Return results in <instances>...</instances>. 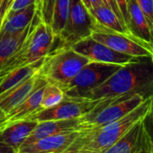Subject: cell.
<instances>
[{
    "label": "cell",
    "mask_w": 153,
    "mask_h": 153,
    "mask_svg": "<svg viewBox=\"0 0 153 153\" xmlns=\"http://www.w3.org/2000/svg\"><path fill=\"white\" fill-rule=\"evenodd\" d=\"M141 94H153V59L140 58L123 65L97 88L86 94L84 98L105 100Z\"/></svg>",
    "instance_id": "obj_1"
},
{
    "label": "cell",
    "mask_w": 153,
    "mask_h": 153,
    "mask_svg": "<svg viewBox=\"0 0 153 153\" xmlns=\"http://www.w3.org/2000/svg\"><path fill=\"white\" fill-rule=\"evenodd\" d=\"M152 96L123 117L101 127L84 130L76 140V153H104L117 142L149 110Z\"/></svg>",
    "instance_id": "obj_2"
},
{
    "label": "cell",
    "mask_w": 153,
    "mask_h": 153,
    "mask_svg": "<svg viewBox=\"0 0 153 153\" xmlns=\"http://www.w3.org/2000/svg\"><path fill=\"white\" fill-rule=\"evenodd\" d=\"M56 39L51 29L40 20L31 30L19 50L0 69V79L16 68L43 59L52 51Z\"/></svg>",
    "instance_id": "obj_3"
},
{
    "label": "cell",
    "mask_w": 153,
    "mask_h": 153,
    "mask_svg": "<svg viewBox=\"0 0 153 153\" xmlns=\"http://www.w3.org/2000/svg\"><path fill=\"white\" fill-rule=\"evenodd\" d=\"M90 60L68 46L60 45L42 60L38 75L58 86L70 81Z\"/></svg>",
    "instance_id": "obj_4"
},
{
    "label": "cell",
    "mask_w": 153,
    "mask_h": 153,
    "mask_svg": "<svg viewBox=\"0 0 153 153\" xmlns=\"http://www.w3.org/2000/svg\"><path fill=\"white\" fill-rule=\"evenodd\" d=\"M147 97L141 94L100 100L97 105L82 117L84 130H90L113 123L140 105ZM83 130V131H84Z\"/></svg>",
    "instance_id": "obj_5"
},
{
    "label": "cell",
    "mask_w": 153,
    "mask_h": 153,
    "mask_svg": "<svg viewBox=\"0 0 153 153\" xmlns=\"http://www.w3.org/2000/svg\"><path fill=\"white\" fill-rule=\"evenodd\" d=\"M121 67L117 64L90 61L70 81L59 87L67 97L84 98L86 94L104 83Z\"/></svg>",
    "instance_id": "obj_6"
},
{
    "label": "cell",
    "mask_w": 153,
    "mask_h": 153,
    "mask_svg": "<svg viewBox=\"0 0 153 153\" xmlns=\"http://www.w3.org/2000/svg\"><path fill=\"white\" fill-rule=\"evenodd\" d=\"M94 40L106 45L110 49L133 58L150 57L153 59L152 49L131 34L123 33L102 26L96 22L91 35Z\"/></svg>",
    "instance_id": "obj_7"
},
{
    "label": "cell",
    "mask_w": 153,
    "mask_h": 153,
    "mask_svg": "<svg viewBox=\"0 0 153 153\" xmlns=\"http://www.w3.org/2000/svg\"><path fill=\"white\" fill-rule=\"evenodd\" d=\"M96 20L81 0H69V8L64 28L59 37L61 45L70 46L91 35Z\"/></svg>",
    "instance_id": "obj_8"
},
{
    "label": "cell",
    "mask_w": 153,
    "mask_h": 153,
    "mask_svg": "<svg viewBox=\"0 0 153 153\" xmlns=\"http://www.w3.org/2000/svg\"><path fill=\"white\" fill-rule=\"evenodd\" d=\"M100 100L88 98L69 97L64 95V98L56 105L42 109L32 114L27 119L34 120L38 123L52 120H68L81 118L92 111Z\"/></svg>",
    "instance_id": "obj_9"
},
{
    "label": "cell",
    "mask_w": 153,
    "mask_h": 153,
    "mask_svg": "<svg viewBox=\"0 0 153 153\" xmlns=\"http://www.w3.org/2000/svg\"><path fill=\"white\" fill-rule=\"evenodd\" d=\"M68 47L88 58L90 61L112 63L123 66L140 59L117 52L106 45L94 40L91 36L86 37Z\"/></svg>",
    "instance_id": "obj_10"
},
{
    "label": "cell",
    "mask_w": 153,
    "mask_h": 153,
    "mask_svg": "<svg viewBox=\"0 0 153 153\" xmlns=\"http://www.w3.org/2000/svg\"><path fill=\"white\" fill-rule=\"evenodd\" d=\"M82 131L45 137L32 143L23 145L18 153H63L80 137Z\"/></svg>",
    "instance_id": "obj_11"
},
{
    "label": "cell",
    "mask_w": 153,
    "mask_h": 153,
    "mask_svg": "<svg viewBox=\"0 0 153 153\" xmlns=\"http://www.w3.org/2000/svg\"><path fill=\"white\" fill-rule=\"evenodd\" d=\"M84 130V123L81 118L68 119V120H52V121H44L37 123L36 127L26 138L25 142L21 145H26L32 143L37 140L62 134L72 131H78Z\"/></svg>",
    "instance_id": "obj_12"
},
{
    "label": "cell",
    "mask_w": 153,
    "mask_h": 153,
    "mask_svg": "<svg viewBox=\"0 0 153 153\" xmlns=\"http://www.w3.org/2000/svg\"><path fill=\"white\" fill-rule=\"evenodd\" d=\"M141 119L104 153H148L149 145Z\"/></svg>",
    "instance_id": "obj_13"
},
{
    "label": "cell",
    "mask_w": 153,
    "mask_h": 153,
    "mask_svg": "<svg viewBox=\"0 0 153 153\" xmlns=\"http://www.w3.org/2000/svg\"><path fill=\"white\" fill-rule=\"evenodd\" d=\"M45 79L39 76L37 73L23 83L1 94L0 95V109L7 115L19 105Z\"/></svg>",
    "instance_id": "obj_14"
},
{
    "label": "cell",
    "mask_w": 153,
    "mask_h": 153,
    "mask_svg": "<svg viewBox=\"0 0 153 153\" xmlns=\"http://www.w3.org/2000/svg\"><path fill=\"white\" fill-rule=\"evenodd\" d=\"M37 123L34 120L24 119L0 125V141L18 150Z\"/></svg>",
    "instance_id": "obj_15"
},
{
    "label": "cell",
    "mask_w": 153,
    "mask_h": 153,
    "mask_svg": "<svg viewBox=\"0 0 153 153\" xmlns=\"http://www.w3.org/2000/svg\"><path fill=\"white\" fill-rule=\"evenodd\" d=\"M128 31L130 34L152 49L153 36L136 0H128Z\"/></svg>",
    "instance_id": "obj_16"
},
{
    "label": "cell",
    "mask_w": 153,
    "mask_h": 153,
    "mask_svg": "<svg viewBox=\"0 0 153 153\" xmlns=\"http://www.w3.org/2000/svg\"><path fill=\"white\" fill-rule=\"evenodd\" d=\"M48 84L45 79L42 81L19 105L6 115V120L2 124L13 123L18 120H24L41 110V101L44 87ZM1 124V125H2Z\"/></svg>",
    "instance_id": "obj_17"
},
{
    "label": "cell",
    "mask_w": 153,
    "mask_h": 153,
    "mask_svg": "<svg viewBox=\"0 0 153 153\" xmlns=\"http://www.w3.org/2000/svg\"><path fill=\"white\" fill-rule=\"evenodd\" d=\"M36 11V4H33L23 10L7 13L0 29V37L16 34L24 31L33 20Z\"/></svg>",
    "instance_id": "obj_18"
},
{
    "label": "cell",
    "mask_w": 153,
    "mask_h": 153,
    "mask_svg": "<svg viewBox=\"0 0 153 153\" xmlns=\"http://www.w3.org/2000/svg\"><path fill=\"white\" fill-rule=\"evenodd\" d=\"M40 20V15L38 11H36L33 20L24 31L16 34L0 37V69L6 64V62L19 50V48L22 46L26 37L28 36L29 33L31 32V30Z\"/></svg>",
    "instance_id": "obj_19"
},
{
    "label": "cell",
    "mask_w": 153,
    "mask_h": 153,
    "mask_svg": "<svg viewBox=\"0 0 153 153\" xmlns=\"http://www.w3.org/2000/svg\"><path fill=\"white\" fill-rule=\"evenodd\" d=\"M42 60L43 59H41L33 64L16 68L3 76L2 79H1L0 80V95L23 83L26 79H30L31 76L36 75L42 63Z\"/></svg>",
    "instance_id": "obj_20"
},
{
    "label": "cell",
    "mask_w": 153,
    "mask_h": 153,
    "mask_svg": "<svg viewBox=\"0 0 153 153\" xmlns=\"http://www.w3.org/2000/svg\"><path fill=\"white\" fill-rule=\"evenodd\" d=\"M88 11L91 14V16L94 17L96 22L101 25L102 26H105L106 28L112 29L119 33L130 34L129 32L126 30V28L123 26V25L121 23L119 18L114 13V11L110 9L108 7H106L105 5L102 4Z\"/></svg>",
    "instance_id": "obj_21"
},
{
    "label": "cell",
    "mask_w": 153,
    "mask_h": 153,
    "mask_svg": "<svg viewBox=\"0 0 153 153\" xmlns=\"http://www.w3.org/2000/svg\"><path fill=\"white\" fill-rule=\"evenodd\" d=\"M68 8L69 0H55L50 28L57 39H59L64 28L68 14Z\"/></svg>",
    "instance_id": "obj_22"
},
{
    "label": "cell",
    "mask_w": 153,
    "mask_h": 153,
    "mask_svg": "<svg viewBox=\"0 0 153 153\" xmlns=\"http://www.w3.org/2000/svg\"><path fill=\"white\" fill-rule=\"evenodd\" d=\"M64 98L63 90L55 84L49 83L44 87L42 101H41V110L51 108L58 105Z\"/></svg>",
    "instance_id": "obj_23"
},
{
    "label": "cell",
    "mask_w": 153,
    "mask_h": 153,
    "mask_svg": "<svg viewBox=\"0 0 153 153\" xmlns=\"http://www.w3.org/2000/svg\"><path fill=\"white\" fill-rule=\"evenodd\" d=\"M143 129L147 137V140L149 141V149L151 153H153V96L151 99V104L145 114V115L141 119Z\"/></svg>",
    "instance_id": "obj_24"
},
{
    "label": "cell",
    "mask_w": 153,
    "mask_h": 153,
    "mask_svg": "<svg viewBox=\"0 0 153 153\" xmlns=\"http://www.w3.org/2000/svg\"><path fill=\"white\" fill-rule=\"evenodd\" d=\"M143 13L153 36V0H136Z\"/></svg>",
    "instance_id": "obj_25"
},
{
    "label": "cell",
    "mask_w": 153,
    "mask_h": 153,
    "mask_svg": "<svg viewBox=\"0 0 153 153\" xmlns=\"http://www.w3.org/2000/svg\"><path fill=\"white\" fill-rule=\"evenodd\" d=\"M36 2L37 0H13L7 13H15L23 10L33 4H36Z\"/></svg>",
    "instance_id": "obj_26"
},
{
    "label": "cell",
    "mask_w": 153,
    "mask_h": 153,
    "mask_svg": "<svg viewBox=\"0 0 153 153\" xmlns=\"http://www.w3.org/2000/svg\"><path fill=\"white\" fill-rule=\"evenodd\" d=\"M102 2H103V4L104 5H105L106 7H108L110 9H112L113 11H114V13L116 15V16L119 18V20L121 21V23L123 25V26L126 28V26H125V24H124V21H123V16H122V14H121V12H120V9H119V7H118V5H117V3H116V1L115 0H102ZM126 30H127V28H126ZM128 31V30H127Z\"/></svg>",
    "instance_id": "obj_27"
},
{
    "label": "cell",
    "mask_w": 153,
    "mask_h": 153,
    "mask_svg": "<svg viewBox=\"0 0 153 153\" xmlns=\"http://www.w3.org/2000/svg\"><path fill=\"white\" fill-rule=\"evenodd\" d=\"M13 0H0V29H1L5 16H7Z\"/></svg>",
    "instance_id": "obj_28"
},
{
    "label": "cell",
    "mask_w": 153,
    "mask_h": 153,
    "mask_svg": "<svg viewBox=\"0 0 153 153\" xmlns=\"http://www.w3.org/2000/svg\"><path fill=\"white\" fill-rule=\"evenodd\" d=\"M115 1L118 5V7L120 9V12H121L123 18V21H124L125 26L127 28V25H128V1L127 0H115ZM127 30H128V28H127Z\"/></svg>",
    "instance_id": "obj_29"
},
{
    "label": "cell",
    "mask_w": 153,
    "mask_h": 153,
    "mask_svg": "<svg viewBox=\"0 0 153 153\" xmlns=\"http://www.w3.org/2000/svg\"><path fill=\"white\" fill-rule=\"evenodd\" d=\"M81 2L83 3V5L86 7L88 10L95 8L103 4L102 0H81Z\"/></svg>",
    "instance_id": "obj_30"
},
{
    "label": "cell",
    "mask_w": 153,
    "mask_h": 153,
    "mask_svg": "<svg viewBox=\"0 0 153 153\" xmlns=\"http://www.w3.org/2000/svg\"><path fill=\"white\" fill-rule=\"evenodd\" d=\"M0 153H18V150L4 142L0 141Z\"/></svg>",
    "instance_id": "obj_31"
},
{
    "label": "cell",
    "mask_w": 153,
    "mask_h": 153,
    "mask_svg": "<svg viewBox=\"0 0 153 153\" xmlns=\"http://www.w3.org/2000/svg\"><path fill=\"white\" fill-rule=\"evenodd\" d=\"M79 140V139H78ZM63 153H76V141L66 151H64Z\"/></svg>",
    "instance_id": "obj_32"
},
{
    "label": "cell",
    "mask_w": 153,
    "mask_h": 153,
    "mask_svg": "<svg viewBox=\"0 0 153 153\" xmlns=\"http://www.w3.org/2000/svg\"><path fill=\"white\" fill-rule=\"evenodd\" d=\"M5 120H6V114L0 109V125L5 122Z\"/></svg>",
    "instance_id": "obj_33"
},
{
    "label": "cell",
    "mask_w": 153,
    "mask_h": 153,
    "mask_svg": "<svg viewBox=\"0 0 153 153\" xmlns=\"http://www.w3.org/2000/svg\"><path fill=\"white\" fill-rule=\"evenodd\" d=\"M148 153H151V151H150V149H149V151H148Z\"/></svg>",
    "instance_id": "obj_34"
},
{
    "label": "cell",
    "mask_w": 153,
    "mask_h": 153,
    "mask_svg": "<svg viewBox=\"0 0 153 153\" xmlns=\"http://www.w3.org/2000/svg\"><path fill=\"white\" fill-rule=\"evenodd\" d=\"M152 54H153V44H152Z\"/></svg>",
    "instance_id": "obj_35"
},
{
    "label": "cell",
    "mask_w": 153,
    "mask_h": 153,
    "mask_svg": "<svg viewBox=\"0 0 153 153\" xmlns=\"http://www.w3.org/2000/svg\"><path fill=\"white\" fill-rule=\"evenodd\" d=\"M152 96H153V94H152Z\"/></svg>",
    "instance_id": "obj_36"
},
{
    "label": "cell",
    "mask_w": 153,
    "mask_h": 153,
    "mask_svg": "<svg viewBox=\"0 0 153 153\" xmlns=\"http://www.w3.org/2000/svg\"><path fill=\"white\" fill-rule=\"evenodd\" d=\"M127 1H128V0H127Z\"/></svg>",
    "instance_id": "obj_37"
},
{
    "label": "cell",
    "mask_w": 153,
    "mask_h": 153,
    "mask_svg": "<svg viewBox=\"0 0 153 153\" xmlns=\"http://www.w3.org/2000/svg\"><path fill=\"white\" fill-rule=\"evenodd\" d=\"M0 80H1V79H0Z\"/></svg>",
    "instance_id": "obj_38"
}]
</instances>
